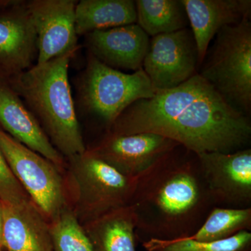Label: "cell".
<instances>
[{
  "mask_svg": "<svg viewBox=\"0 0 251 251\" xmlns=\"http://www.w3.org/2000/svg\"><path fill=\"white\" fill-rule=\"evenodd\" d=\"M75 110L101 122L106 132L132 103L156 94L143 69L125 74L87 53L85 69L75 81Z\"/></svg>",
  "mask_w": 251,
  "mask_h": 251,
  "instance_id": "4",
  "label": "cell"
},
{
  "mask_svg": "<svg viewBox=\"0 0 251 251\" xmlns=\"http://www.w3.org/2000/svg\"><path fill=\"white\" fill-rule=\"evenodd\" d=\"M0 150L33 204L49 222L69 205L62 170L0 128Z\"/></svg>",
  "mask_w": 251,
  "mask_h": 251,
  "instance_id": "7",
  "label": "cell"
},
{
  "mask_svg": "<svg viewBox=\"0 0 251 251\" xmlns=\"http://www.w3.org/2000/svg\"><path fill=\"white\" fill-rule=\"evenodd\" d=\"M3 229H4V219H3L2 206L0 203V248H3Z\"/></svg>",
  "mask_w": 251,
  "mask_h": 251,
  "instance_id": "24",
  "label": "cell"
},
{
  "mask_svg": "<svg viewBox=\"0 0 251 251\" xmlns=\"http://www.w3.org/2000/svg\"><path fill=\"white\" fill-rule=\"evenodd\" d=\"M29 199L27 193L10 169L0 150V203L16 204Z\"/></svg>",
  "mask_w": 251,
  "mask_h": 251,
  "instance_id": "23",
  "label": "cell"
},
{
  "mask_svg": "<svg viewBox=\"0 0 251 251\" xmlns=\"http://www.w3.org/2000/svg\"><path fill=\"white\" fill-rule=\"evenodd\" d=\"M1 206L3 248L7 251H52L49 222L30 200Z\"/></svg>",
  "mask_w": 251,
  "mask_h": 251,
  "instance_id": "16",
  "label": "cell"
},
{
  "mask_svg": "<svg viewBox=\"0 0 251 251\" xmlns=\"http://www.w3.org/2000/svg\"><path fill=\"white\" fill-rule=\"evenodd\" d=\"M199 69L197 46L189 28L150 39L143 69L157 92L181 85Z\"/></svg>",
  "mask_w": 251,
  "mask_h": 251,
  "instance_id": "8",
  "label": "cell"
},
{
  "mask_svg": "<svg viewBox=\"0 0 251 251\" xmlns=\"http://www.w3.org/2000/svg\"><path fill=\"white\" fill-rule=\"evenodd\" d=\"M129 204L141 242L190 237L216 206L197 154L181 145L135 177Z\"/></svg>",
  "mask_w": 251,
  "mask_h": 251,
  "instance_id": "2",
  "label": "cell"
},
{
  "mask_svg": "<svg viewBox=\"0 0 251 251\" xmlns=\"http://www.w3.org/2000/svg\"><path fill=\"white\" fill-rule=\"evenodd\" d=\"M37 55L27 1H0V78L9 80L30 69Z\"/></svg>",
  "mask_w": 251,
  "mask_h": 251,
  "instance_id": "10",
  "label": "cell"
},
{
  "mask_svg": "<svg viewBox=\"0 0 251 251\" xmlns=\"http://www.w3.org/2000/svg\"><path fill=\"white\" fill-rule=\"evenodd\" d=\"M137 22L133 0H81L75 6L77 36Z\"/></svg>",
  "mask_w": 251,
  "mask_h": 251,
  "instance_id": "18",
  "label": "cell"
},
{
  "mask_svg": "<svg viewBox=\"0 0 251 251\" xmlns=\"http://www.w3.org/2000/svg\"><path fill=\"white\" fill-rule=\"evenodd\" d=\"M178 146L173 140L154 133H105L99 143L87 150L122 174L135 178Z\"/></svg>",
  "mask_w": 251,
  "mask_h": 251,
  "instance_id": "11",
  "label": "cell"
},
{
  "mask_svg": "<svg viewBox=\"0 0 251 251\" xmlns=\"http://www.w3.org/2000/svg\"><path fill=\"white\" fill-rule=\"evenodd\" d=\"M84 36L87 53L105 65L133 72L143 69L150 39L137 23L95 30Z\"/></svg>",
  "mask_w": 251,
  "mask_h": 251,
  "instance_id": "13",
  "label": "cell"
},
{
  "mask_svg": "<svg viewBox=\"0 0 251 251\" xmlns=\"http://www.w3.org/2000/svg\"><path fill=\"white\" fill-rule=\"evenodd\" d=\"M197 46L201 67L218 32L251 17V0H181Z\"/></svg>",
  "mask_w": 251,
  "mask_h": 251,
  "instance_id": "15",
  "label": "cell"
},
{
  "mask_svg": "<svg viewBox=\"0 0 251 251\" xmlns=\"http://www.w3.org/2000/svg\"><path fill=\"white\" fill-rule=\"evenodd\" d=\"M0 128L64 171V157L54 148L36 117L7 81L0 78Z\"/></svg>",
  "mask_w": 251,
  "mask_h": 251,
  "instance_id": "14",
  "label": "cell"
},
{
  "mask_svg": "<svg viewBox=\"0 0 251 251\" xmlns=\"http://www.w3.org/2000/svg\"><path fill=\"white\" fill-rule=\"evenodd\" d=\"M82 226L96 251H136L137 221L130 204L109 211Z\"/></svg>",
  "mask_w": 251,
  "mask_h": 251,
  "instance_id": "17",
  "label": "cell"
},
{
  "mask_svg": "<svg viewBox=\"0 0 251 251\" xmlns=\"http://www.w3.org/2000/svg\"><path fill=\"white\" fill-rule=\"evenodd\" d=\"M208 48L198 74L244 115L251 111V21L222 28Z\"/></svg>",
  "mask_w": 251,
  "mask_h": 251,
  "instance_id": "5",
  "label": "cell"
},
{
  "mask_svg": "<svg viewBox=\"0 0 251 251\" xmlns=\"http://www.w3.org/2000/svg\"><path fill=\"white\" fill-rule=\"evenodd\" d=\"M137 24L149 36L187 28V15L181 0H137Z\"/></svg>",
  "mask_w": 251,
  "mask_h": 251,
  "instance_id": "19",
  "label": "cell"
},
{
  "mask_svg": "<svg viewBox=\"0 0 251 251\" xmlns=\"http://www.w3.org/2000/svg\"><path fill=\"white\" fill-rule=\"evenodd\" d=\"M141 243L147 251H251V232L242 231L217 242H198L183 238L168 241L151 239Z\"/></svg>",
  "mask_w": 251,
  "mask_h": 251,
  "instance_id": "22",
  "label": "cell"
},
{
  "mask_svg": "<svg viewBox=\"0 0 251 251\" xmlns=\"http://www.w3.org/2000/svg\"><path fill=\"white\" fill-rule=\"evenodd\" d=\"M75 0H30L28 9L37 38V59L41 64L78 49L75 31Z\"/></svg>",
  "mask_w": 251,
  "mask_h": 251,
  "instance_id": "12",
  "label": "cell"
},
{
  "mask_svg": "<svg viewBox=\"0 0 251 251\" xmlns=\"http://www.w3.org/2000/svg\"><path fill=\"white\" fill-rule=\"evenodd\" d=\"M67 160L69 205L82 226L129 204L135 178L122 174L87 150Z\"/></svg>",
  "mask_w": 251,
  "mask_h": 251,
  "instance_id": "6",
  "label": "cell"
},
{
  "mask_svg": "<svg viewBox=\"0 0 251 251\" xmlns=\"http://www.w3.org/2000/svg\"><path fill=\"white\" fill-rule=\"evenodd\" d=\"M78 49L34 64L6 80L66 160L87 150L69 80V64Z\"/></svg>",
  "mask_w": 251,
  "mask_h": 251,
  "instance_id": "3",
  "label": "cell"
},
{
  "mask_svg": "<svg viewBox=\"0 0 251 251\" xmlns=\"http://www.w3.org/2000/svg\"><path fill=\"white\" fill-rule=\"evenodd\" d=\"M105 133L161 135L195 153H231L249 143L251 124L199 74L132 103Z\"/></svg>",
  "mask_w": 251,
  "mask_h": 251,
  "instance_id": "1",
  "label": "cell"
},
{
  "mask_svg": "<svg viewBox=\"0 0 251 251\" xmlns=\"http://www.w3.org/2000/svg\"><path fill=\"white\" fill-rule=\"evenodd\" d=\"M251 229V207L214 206L197 232L188 238L198 242H217Z\"/></svg>",
  "mask_w": 251,
  "mask_h": 251,
  "instance_id": "20",
  "label": "cell"
},
{
  "mask_svg": "<svg viewBox=\"0 0 251 251\" xmlns=\"http://www.w3.org/2000/svg\"><path fill=\"white\" fill-rule=\"evenodd\" d=\"M0 251H3L2 249H1V248H0Z\"/></svg>",
  "mask_w": 251,
  "mask_h": 251,
  "instance_id": "25",
  "label": "cell"
},
{
  "mask_svg": "<svg viewBox=\"0 0 251 251\" xmlns=\"http://www.w3.org/2000/svg\"><path fill=\"white\" fill-rule=\"evenodd\" d=\"M197 156L216 206L251 207V149L231 153L209 151Z\"/></svg>",
  "mask_w": 251,
  "mask_h": 251,
  "instance_id": "9",
  "label": "cell"
},
{
  "mask_svg": "<svg viewBox=\"0 0 251 251\" xmlns=\"http://www.w3.org/2000/svg\"><path fill=\"white\" fill-rule=\"evenodd\" d=\"M52 251H96L70 206L49 222Z\"/></svg>",
  "mask_w": 251,
  "mask_h": 251,
  "instance_id": "21",
  "label": "cell"
}]
</instances>
